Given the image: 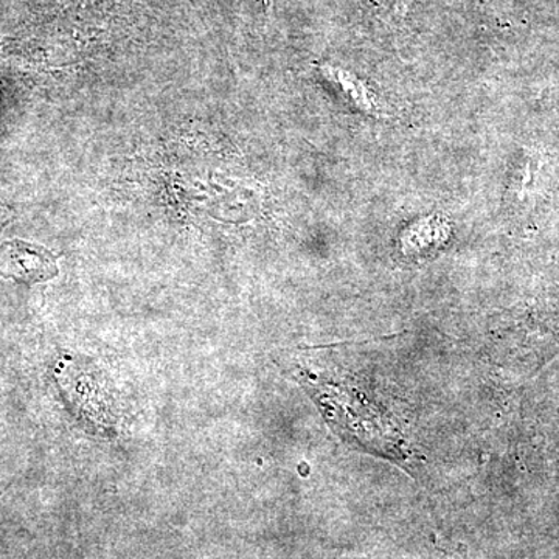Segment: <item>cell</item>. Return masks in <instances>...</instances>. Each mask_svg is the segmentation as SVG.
Masks as SVG:
<instances>
[{
	"instance_id": "3",
	"label": "cell",
	"mask_w": 559,
	"mask_h": 559,
	"mask_svg": "<svg viewBox=\"0 0 559 559\" xmlns=\"http://www.w3.org/2000/svg\"><path fill=\"white\" fill-rule=\"evenodd\" d=\"M264 5V10H266V13L272 16V11H274L275 0H261Z\"/></svg>"
},
{
	"instance_id": "1",
	"label": "cell",
	"mask_w": 559,
	"mask_h": 559,
	"mask_svg": "<svg viewBox=\"0 0 559 559\" xmlns=\"http://www.w3.org/2000/svg\"><path fill=\"white\" fill-rule=\"evenodd\" d=\"M0 274L25 285L57 277V257L43 246L11 240L0 246Z\"/></svg>"
},
{
	"instance_id": "2",
	"label": "cell",
	"mask_w": 559,
	"mask_h": 559,
	"mask_svg": "<svg viewBox=\"0 0 559 559\" xmlns=\"http://www.w3.org/2000/svg\"><path fill=\"white\" fill-rule=\"evenodd\" d=\"M322 70L333 83L341 87L342 92L347 95L348 100L355 103L358 108L366 110V112H371L373 100H371L369 90L364 86L362 81L356 79L352 72H345L340 68L322 66Z\"/></svg>"
},
{
	"instance_id": "4",
	"label": "cell",
	"mask_w": 559,
	"mask_h": 559,
	"mask_svg": "<svg viewBox=\"0 0 559 559\" xmlns=\"http://www.w3.org/2000/svg\"><path fill=\"white\" fill-rule=\"evenodd\" d=\"M3 221H5V216H3V210L0 209V227H2Z\"/></svg>"
}]
</instances>
